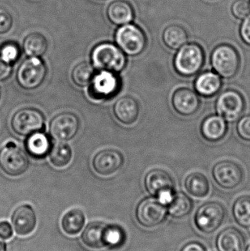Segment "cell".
I'll use <instances>...</instances> for the list:
<instances>
[{
    "label": "cell",
    "mask_w": 250,
    "mask_h": 251,
    "mask_svg": "<svg viewBox=\"0 0 250 251\" xmlns=\"http://www.w3.org/2000/svg\"><path fill=\"white\" fill-rule=\"evenodd\" d=\"M205 61L204 48L198 43L184 44L179 49L173 60V67L178 75L192 77L198 75Z\"/></svg>",
    "instance_id": "obj_1"
},
{
    "label": "cell",
    "mask_w": 250,
    "mask_h": 251,
    "mask_svg": "<svg viewBox=\"0 0 250 251\" xmlns=\"http://www.w3.org/2000/svg\"><path fill=\"white\" fill-rule=\"evenodd\" d=\"M232 13L237 19H245L250 13V4L246 0H236L232 5Z\"/></svg>",
    "instance_id": "obj_37"
},
{
    "label": "cell",
    "mask_w": 250,
    "mask_h": 251,
    "mask_svg": "<svg viewBox=\"0 0 250 251\" xmlns=\"http://www.w3.org/2000/svg\"><path fill=\"white\" fill-rule=\"evenodd\" d=\"M217 247L219 251H245V235L237 228L233 227L226 228L217 237Z\"/></svg>",
    "instance_id": "obj_23"
},
{
    "label": "cell",
    "mask_w": 250,
    "mask_h": 251,
    "mask_svg": "<svg viewBox=\"0 0 250 251\" xmlns=\"http://www.w3.org/2000/svg\"><path fill=\"white\" fill-rule=\"evenodd\" d=\"M136 221L145 228H154L165 221L167 216V205L158 198H147L136 206Z\"/></svg>",
    "instance_id": "obj_10"
},
{
    "label": "cell",
    "mask_w": 250,
    "mask_h": 251,
    "mask_svg": "<svg viewBox=\"0 0 250 251\" xmlns=\"http://www.w3.org/2000/svg\"><path fill=\"white\" fill-rule=\"evenodd\" d=\"M0 251H7V245L1 238H0Z\"/></svg>",
    "instance_id": "obj_42"
},
{
    "label": "cell",
    "mask_w": 250,
    "mask_h": 251,
    "mask_svg": "<svg viewBox=\"0 0 250 251\" xmlns=\"http://www.w3.org/2000/svg\"><path fill=\"white\" fill-rule=\"evenodd\" d=\"M79 126L80 122L76 115L70 112H63L54 116L50 122V134L57 141H68L76 135Z\"/></svg>",
    "instance_id": "obj_13"
},
{
    "label": "cell",
    "mask_w": 250,
    "mask_h": 251,
    "mask_svg": "<svg viewBox=\"0 0 250 251\" xmlns=\"http://www.w3.org/2000/svg\"><path fill=\"white\" fill-rule=\"evenodd\" d=\"M247 251H250V245L249 246V247L248 248V249H247Z\"/></svg>",
    "instance_id": "obj_43"
},
{
    "label": "cell",
    "mask_w": 250,
    "mask_h": 251,
    "mask_svg": "<svg viewBox=\"0 0 250 251\" xmlns=\"http://www.w3.org/2000/svg\"><path fill=\"white\" fill-rule=\"evenodd\" d=\"M11 221L15 232L21 237L30 235L36 228V215L29 205H22L16 208L12 215Z\"/></svg>",
    "instance_id": "obj_18"
},
{
    "label": "cell",
    "mask_w": 250,
    "mask_h": 251,
    "mask_svg": "<svg viewBox=\"0 0 250 251\" xmlns=\"http://www.w3.org/2000/svg\"><path fill=\"white\" fill-rule=\"evenodd\" d=\"M212 176L214 181L222 188L233 190L242 184L245 173L237 162L224 159L217 162L213 167Z\"/></svg>",
    "instance_id": "obj_12"
},
{
    "label": "cell",
    "mask_w": 250,
    "mask_h": 251,
    "mask_svg": "<svg viewBox=\"0 0 250 251\" xmlns=\"http://www.w3.org/2000/svg\"><path fill=\"white\" fill-rule=\"evenodd\" d=\"M182 251H206L205 247L201 243L192 242L188 243L183 248Z\"/></svg>",
    "instance_id": "obj_41"
},
{
    "label": "cell",
    "mask_w": 250,
    "mask_h": 251,
    "mask_svg": "<svg viewBox=\"0 0 250 251\" xmlns=\"http://www.w3.org/2000/svg\"><path fill=\"white\" fill-rule=\"evenodd\" d=\"M167 211L175 218L187 216L193 209V202L189 196L182 192L174 193L167 203Z\"/></svg>",
    "instance_id": "obj_27"
},
{
    "label": "cell",
    "mask_w": 250,
    "mask_h": 251,
    "mask_svg": "<svg viewBox=\"0 0 250 251\" xmlns=\"http://www.w3.org/2000/svg\"><path fill=\"white\" fill-rule=\"evenodd\" d=\"M114 39L123 53L132 57L142 54L148 44L145 32L139 26L131 23L119 26Z\"/></svg>",
    "instance_id": "obj_4"
},
{
    "label": "cell",
    "mask_w": 250,
    "mask_h": 251,
    "mask_svg": "<svg viewBox=\"0 0 250 251\" xmlns=\"http://www.w3.org/2000/svg\"><path fill=\"white\" fill-rule=\"evenodd\" d=\"M240 35L245 44L250 47V15L245 18L241 25Z\"/></svg>",
    "instance_id": "obj_38"
},
{
    "label": "cell",
    "mask_w": 250,
    "mask_h": 251,
    "mask_svg": "<svg viewBox=\"0 0 250 251\" xmlns=\"http://www.w3.org/2000/svg\"><path fill=\"white\" fill-rule=\"evenodd\" d=\"M95 75L93 66L88 62H82L73 68L71 78L75 85L85 88L91 83Z\"/></svg>",
    "instance_id": "obj_32"
},
{
    "label": "cell",
    "mask_w": 250,
    "mask_h": 251,
    "mask_svg": "<svg viewBox=\"0 0 250 251\" xmlns=\"http://www.w3.org/2000/svg\"><path fill=\"white\" fill-rule=\"evenodd\" d=\"M124 164L121 152L113 149L100 151L92 159V168L102 176H110L118 171Z\"/></svg>",
    "instance_id": "obj_15"
},
{
    "label": "cell",
    "mask_w": 250,
    "mask_h": 251,
    "mask_svg": "<svg viewBox=\"0 0 250 251\" xmlns=\"http://www.w3.org/2000/svg\"><path fill=\"white\" fill-rule=\"evenodd\" d=\"M20 55V49L15 43H5L0 47V58L8 64L16 63Z\"/></svg>",
    "instance_id": "obj_34"
},
{
    "label": "cell",
    "mask_w": 250,
    "mask_h": 251,
    "mask_svg": "<svg viewBox=\"0 0 250 251\" xmlns=\"http://www.w3.org/2000/svg\"><path fill=\"white\" fill-rule=\"evenodd\" d=\"M233 215L237 224L245 228L250 227V196L245 195L233 203Z\"/></svg>",
    "instance_id": "obj_31"
},
{
    "label": "cell",
    "mask_w": 250,
    "mask_h": 251,
    "mask_svg": "<svg viewBox=\"0 0 250 251\" xmlns=\"http://www.w3.org/2000/svg\"><path fill=\"white\" fill-rule=\"evenodd\" d=\"M13 236V228L7 221L0 222V238L4 240L11 239Z\"/></svg>",
    "instance_id": "obj_39"
},
{
    "label": "cell",
    "mask_w": 250,
    "mask_h": 251,
    "mask_svg": "<svg viewBox=\"0 0 250 251\" xmlns=\"http://www.w3.org/2000/svg\"><path fill=\"white\" fill-rule=\"evenodd\" d=\"M107 15L112 24L122 26L132 23L135 19V10L126 0H114L107 7Z\"/></svg>",
    "instance_id": "obj_22"
},
{
    "label": "cell",
    "mask_w": 250,
    "mask_h": 251,
    "mask_svg": "<svg viewBox=\"0 0 250 251\" xmlns=\"http://www.w3.org/2000/svg\"><path fill=\"white\" fill-rule=\"evenodd\" d=\"M46 75L47 68L44 61L39 57H29L18 68L16 81L23 89L34 90L44 83Z\"/></svg>",
    "instance_id": "obj_5"
},
{
    "label": "cell",
    "mask_w": 250,
    "mask_h": 251,
    "mask_svg": "<svg viewBox=\"0 0 250 251\" xmlns=\"http://www.w3.org/2000/svg\"><path fill=\"white\" fill-rule=\"evenodd\" d=\"M226 210L220 202L204 203L197 211L195 224L197 228L205 234H211L221 227L226 219Z\"/></svg>",
    "instance_id": "obj_8"
},
{
    "label": "cell",
    "mask_w": 250,
    "mask_h": 251,
    "mask_svg": "<svg viewBox=\"0 0 250 251\" xmlns=\"http://www.w3.org/2000/svg\"><path fill=\"white\" fill-rule=\"evenodd\" d=\"M116 119L125 125H132L137 121L140 107L137 100L130 96H124L117 100L113 107Z\"/></svg>",
    "instance_id": "obj_20"
},
{
    "label": "cell",
    "mask_w": 250,
    "mask_h": 251,
    "mask_svg": "<svg viewBox=\"0 0 250 251\" xmlns=\"http://www.w3.org/2000/svg\"><path fill=\"white\" fill-rule=\"evenodd\" d=\"M194 86L198 95L205 98H211L221 91L223 82L215 72L205 71L197 76Z\"/></svg>",
    "instance_id": "obj_21"
},
{
    "label": "cell",
    "mask_w": 250,
    "mask_h": 251,
    "mask_svg": "<svg viewBox=\"0 0 250 251\" xmlns=\"http://www.w3.org/2000/svg\"><path fill=\"white\" fill-rule=\"evenodd\" d=\"M13 25L11 13L4 7H0V35L7 33L11 29Z\"/></svg>",
    "instance_id": "obj_36"
},
{
    "label": "cell",
    "mask_w": 250,
    "mask_h": 251,
    "mask_svg": "<svg viewBox=\"0 0 250 251\" xmlns=\"http://www.w3.org/2000/svg\"><path fill=\"white\" fill-rule=\"evenodd\" d=\"M171 102L175 111L183 117L194 116L201 107V100L198 93L185 87L178 88L173 92Z\"/></svg>",
    "instance_id": "obj_14"
},
{
    "label": "cell",
    "mask_w": 250,
    "mask_h": 251,
    "mask_svg": "<svg viewBox=\"0 0 250 251\" xmlns=\"http://www.w3.org/2000/svg\"><path fill=\"white\" fill-rule=\"evenodd\" d=\"M163 41L168 48L179 50L187 43L189 35L182 25H171L165 28L162 35Z\"/></svg>",
    "instance_id": "obj_29"
},
{
    "label": "cell",
    "mask_w": 250,
    "mask_h": 251,
    "mask_svg": "<svg viewBox=\"0 0 250 251\" xmlns=\"http://www.w3.org/2000/svg\"><path fill=\"white\" fill-rule=\"evenodd\" d=\"M184 185L186 191L193 197H206L210 192L209 181L202 173L194 172L189 174L185 179Z\"/></svg>",
    "instance_id": "obj_26"
},
{
    "label": "cell",
    "mask_w": 250,
    "mask_h": 251,
    "mask_svg": "<svg viewBox=\"0 0 250 251\" xmlns=\"http://www.w3.org/2000/svg\"><path fill=\"white\" fill-rule=\"evenodd\" d=\"M85 221L86 217L83 211L77 208L70 209L62 218V230L67 235H77L85 226Z\"/></svg>",
    "instance_id": "obj_24"
},
{
    "label": "cell",
    "mask_w": 250,
    "mask_h": 251,
    "mask_svg": "<svg viewBox=\"0 0 250 251\" xmlns=\"http://www.w3.org/2000/svg\"><path fill=\"white\" fill-rule=\"evenodd\" d=\"M48 153L50 162L54 167L58 168L68 165L73 157L71 148L64 142L54 143Z\"/></svg>",
    "instance_id": "obj_30"
},
{
    "label": "cell",
    "mask_w": 250,
    "mask_h": 251,
    "mask_svg": "<svg viewBox=\"0 0 250 251\" xmlns=\"http://www.w3.org/2000/svg\"><path fill=\"white\" fill-rule=\"evenodd\" d=\"M144 183L147 191L164 204H167L174 194V180L164 170H151L145 176Z\"/></svg>",
    "instance_id": "obj_11"
},
{
    "label": "cell",
    "mask_w": 250,
    "mask_h": 251,
    "mask_svg": "<svg viewBox=\"0 0 250 251\" xmlns=\"http://www.w3.org/2000/svg\"><path fill=\"white\" fill-rule=\"evenodd\" d=\"M0 99H1V91H0Z\"/></svg>",
    "instance_id": "obj_44"
},
{
    "label": "cell",
    "mask_w": 250,
    "mask_h": 251,
    "mask_svg": "<svg viewBox=\"0 0 250 251\" xmlns=\"http://www.w3.org/2000/svg\"><path fill=\"white\" fill-rule=\"evenodd\" d=\"M92 65L101 71L119 73L126 67V55L117 46L111 43H101L91 52Z\"/></svg>",
    "instance_id": "obj_3"
},
{
    "label": "cell",
    "mask_w": 250,
    "mask_h": 251,
    "mask_svg": "<svg viewBox=\"0 0 250 251\" xmlns=\"http://www.w3.org/2000/svg\"><path fill=\"white\" fill-rule=\"evenodd\" d=\"M25 146L31 156L35 158H43L49 153L51 143L46 134L38 131L28 136Z\"/></svg>",
    "instance_id": "obj_25"
},
{
    "label": "cell",
    "mask_w": 250,
    "mask_h": 251,
    "mask_svg": "<svg viewBox=\"0 0 250 251\" xmlns=\"http://www.w3.org/2000/svg\"><path fill=\"white\" fill-rule=\"evenodd\" d=\"M90 94L95 99H109L113 97L120 88V80L113 72L101 71L95 75L90 84Z\"/></svg>",
    "instance_id": "obj_16"
},
{
    "label": "cell",
    "mask_w": 250,
    "mask_h": 251,
    "mask_svg": "<svg viewBox=\"0 0 250 251\" xmlns=\"http://www.w3.org/2000/svg\"><path fill=\"white\" fill-rule=\"evenodd\" d=\"M126 242L125 230L120 226L110 224L107 249L115 251L121 249Z\"/></svg>",
    "instance_id": "obj_33"
},
{
    "label": "cell",
    "mask_w": 250,
    "mask_h": 251,
    "mask_svg": "<svg viewBox=\"0 0 250 251\" xmlns=\"http://www.w3.org/2000/svg\"><path fill=\"white\" fill-rule=\"evenodd\" d=\"M45 125V117L39 110L33 107L20 109L13 114L10 121L12 129L19 136L30 135L41 131Z\"/></svg>",
    "instance_id": "obj_7"
},
{
    "label": "cell",
    "mask_w": 250,
    "mask_h": 251,
    "mask_svg": "<svg viewBox=\"0 0 250 251\" xmlns=\"http://www.w3.org/2000/svg\"><path fill=\"white\" fill-rule=\"evenodd\" d=\"M29 159L25 152L15 143L9 142L0 149V168L10 176L16 177L26 172Z\"/></svg>",
    "instance_id": "obj_9"
},
{
    "label": "cell",
    "mask_w": 250,
    "mask_h": 251,
    "mask_svg": "<svg viewBox=\"0 0 250 251\" xmlns=\"http://www.w3.org/2000/svg\"><path fill=\"white\" fill-rule=\"evenodd\" d=\"M200 129L204 140L211 143H217L227 135L228 125L222 116L211 114L203 120Z\"/></svg>",
    "instance_id": "obj_19"
},
{
    "label": "cell",
    "mask_w": 250,
    "mask_h": 251,
    "mask_svg": "<svg viewBox=\"0 0 250 251\" xmlns=\"http://www.w3.org/2000/svg\"><path fill=\"white\" fill-rule=\"evenodd\" d=\"M246 101L242 93L233 88L225 90L217 97L215 107L217 114L226 122H234L245 112Z\"/></svg>",
    "instance_id": "obj_6"
},
{
    "label": "cell",
    "mask_w": 250,
    "mask_h": 251,
    "mask_svg": "<svg viewBox=\"0 0 250 251\" xmlns=\"http://www.w3.org/2000/svg\"><path fill=\"white\" fill-rule=\"evenodd\" d=\"M109 228L110 224L99 221L91 223L85 227L81 235V240L88 249L93 250L107 249Z\"/></svg>",
    "instance_id": "obj_17"
},
{
    "label": "cell",
    "mask_w": 250,
    "mask_h": 251,
    "mask_svg": "<svg viewBox=\"0 0 250 251\" xmlns=\"http://www.w3.org/2000/svg\"><path fill=\"white\" fill-rule=\"evenodd\" d=\"M11 65L5 63L0 58V81L5 80L11 75Z\"/></svg>",
    "instance_id": "obj_40"
},
{
    "label": "cell",
    "mask_w": 250,
    "mask_h": 251,
    "mask_svg": "<svg viewBox=\"0 0 250 251\" xmlns=\"http://www.w3.org/2000/svg\"></svg>",
    "instance_id": "obj_45"
},
{
    "label": "cell",
    "mask_w": 250,
    "mask_h": 251,
    "mask_svg": "<svg viewBox=\"0 0 250 251\" xmlns=\"http://www.w3.org/2000/svg\"><path fill=\"white\" fill-rule=\"evenodd\" d=\"M236 132L241 139L250 142V114L245 115L239 119L236 125Z\"/></svg>",
    "instance_id": "obj_35"
},
{
    "label": "cell",
    "mask_w": 250,
    "mask_h": 251,
    "mask_svg": "<svg viewBox=\"0 0 250 251\" xmlns=\"http://www.w3.org/2000/svg\"><path fill=\"white\" fill-rule=\"evenodd\" d=\"M210 59L213 69L225 79H233L240 70V54L230 44H222L217 46L213 50Z\"/></svg>",
    "instance_id": "obj_2"
},
{
    "label": "cell",
    "mask_w": 250,
    "mask_h": 251,
    "mask_svg": "<svg viewBox=\"0 0 250 251\" xmlns=\"http://www.w3.org/2000/svg\"><path fill=\"white\" fill-rule=\"evenodd\" d=\"M22 47L28 57H40L46 52L48 47V41L43 34L33 32L25 37Z\"/></svg>",
    "instance_id": "obj_28"
}]
</instances>
